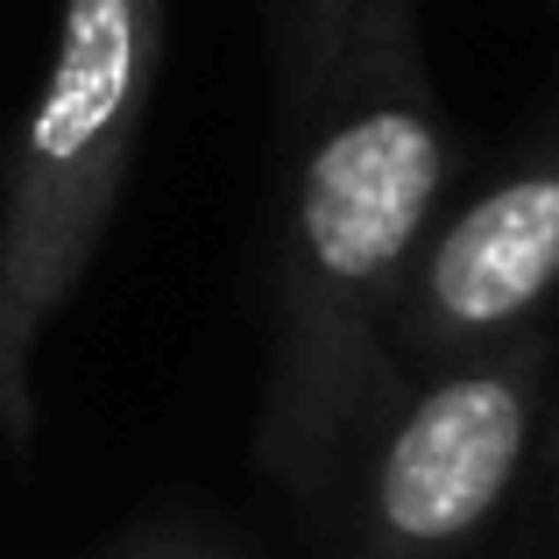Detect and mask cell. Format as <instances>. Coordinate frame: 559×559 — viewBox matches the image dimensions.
<instances>
[{
  "instance_id": "1",
  "label": "cell",
  "mask_w": 559,
  "mask_h": 559,
  "mask_svg": "<svg viewBox=\"0 0 559 559\" xmlns=\"http://www.w3.org/2000/svg\"><path fill=\"white\" fill-rule=\"evenodd\" d=\"M284 150L255 461L305 510H326L361 418L390 390L396 298L453 199V121L418 0H361L341 64L284 128Z\"/></svg>"
},
{
  "instance_id": "2",
  "label": "cell",
  "mask_w": 559,
  "mask_h": 559,
  "mask_svg": "<svg viewBox=\"0 0 559 559\" xmlns=\"http://www.w3.org/2000/svg\"><path fill=\"white\" fill-rule=\"evenodd\" d=\"M170 57V0H57L50 64L0 164V439H36V355L79 298Z\"/></svg>"
},
{
  "instance_id": "3",
  "label": "cell",
  "mask_w": 559,
  "mask_h": 559,
  "mask_svg": "<svg viewBox=\"0 0 559 559\" xmlns=\"http://www.w3.org/2000/svg\"><path fill=\"white\" fill-rule=\"evenodd\" d=\"M559 326L453 369L390 376L326 496L333 559H481L538 475Z\"/></svg>"
},
{
  "instance_id": "4",
  "label": "cell",
  "mask_w": 559,
  "mask_h": 559,
  "mask_svg": "<svg viewBox=\"0 0 559 559\" xmlns=\"http://www.w3.org/2000/svg\"><path fill=\"white\" fill-rule=\"evenodd\" d=\"M559 305V107L418 248L390 319V376L453 369L546 326Z\"/></svg>"
},
{
  "instance_id": "5",
  "label": "cell",
  "mask_w": 559,
  "mask_h": 559,
  "mask_svg": "<svg viewBox=\"0 0 559 559\" xmlns=\"http://www.w3.org/2000/svg\"><path fill=\"white\" fill-rule=\"evenodd\" d=\"M355 14H361V0H262L276 128H290L319 99V85L341 64V43H347V28H355Z\"/></svg>"
},
{
  "instance_id": "6",
  "label": "cell",
  "mask_w": 559,
  "mask_h": 559,
  "mask_svg": "<svg viewBox=\"0 0 559 559\" xmlns=\"http://www.w3.org/2000/svg\"><path fill=\"white\" fill-rule=\"evenodd\" d=\"M93 559H241V552H234L213 524H199V518H142Z\"/></svg>"
},
{
  "instance_id": "7",
  "label": "cell",
  "mask_w": 559,
  "mask_h": 559,
  "mask_svg": "<svg viewBox=\"0 0 559 559\" xmlns=\"http://www.w3.org/2000/svg\"><path fill=\"white\" fill-rule=\"evenodd\" d=\"M538 524H546V546L559 552V376H552V411H546V447H538Z\"/></svg>"
}]
</instances>
